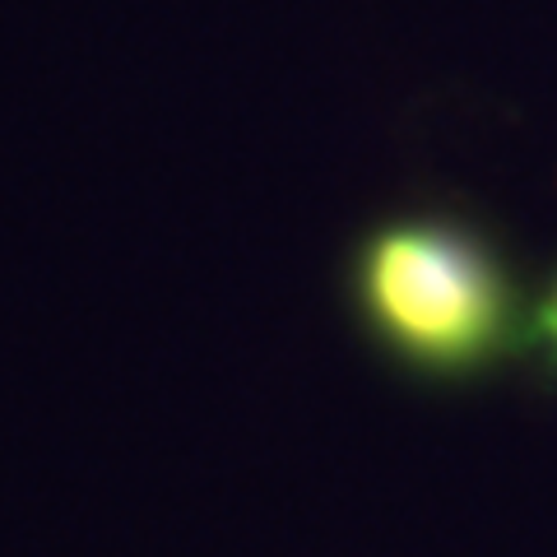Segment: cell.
I'll return each mask as SVG.
<instances>
[{
    "label": "cell",
    "instance_id": "cell-1",
    "mask_svg": "<svg viewBox=\"0 0 557 557\" xmlns=\"http://www.w3.org/2000/svg\"><path fill=\"white\" fill-rule=\"evenodd\" d=\"M530 293L502 228L450 200L381 209L339 260L354 335L423 391H474L525 362Z\"/></svg>",
    "mask_w": 557,
    "mask_h": 557
},
{
    "label": "cell",
    "instance_id": "cell-2",
    "mask_svg": "<svg viewBox=\"0 0 557 557\" xmlns=\"http://www.w3.org/2000/svg\"><path fill=\"white\" fill-rule=\"evenodd\" d=\"M525 362H534L548 381H557V260L534 278L530 293V330H525Z\"/></svg>",
    "mask_w": 557,
    "mask_h": 557
}]
</instances>
